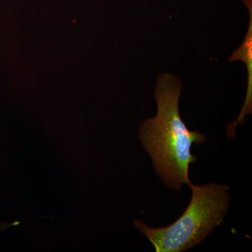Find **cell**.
<instances>
[{
	"instance_id": "1",
	"label": "cell",
	"mask_w": 252,
	"mask_h": 252,
	"mask_svg": "<svg viewBox=\"0 0 252 252\" xmlns=\"http://www.w3.org/2000/svg\"><path fill=\"white\" fill-rule=\"evenodd\" d=\"M182 89L181 81L175 76L161 74L154 91L157 115L144 121L139 130L141 143L152 159L154 170L167 188L173 190L191 184L189 166L197 158L190 149L193 144L206 142L205 135L198 130H189L181 118Z\"/></svg>"
},
{
	"instance_id": "2",
	"label": "cell",
	"mask_w": 252,
	"mask_h": 252,
	"mask_svg": "<svg viewBox=\"0 0 252 252\" xmlns=\"http://www.w3.org/2000/svg\"><path fill=\"white\" fill-rule=\"evenodd\" d=\"M192 196L183 215L171 224L152 228L140 220H134L154 245L157 252H183L205 240L224 220L230 203L229 187L211 183L189 185Z\"/></svg>"
},
{
	"instance_id": "3",
	"label": "cell",
	"mask_w": 252,
	"mask_h": 252,
	"mask_svg": "<svg viewBox=\"0 0 252 252\" xmlns=\"http://www.w3.org/2000/svg\"><path fill=\"white\" fill-rule=\"evenodd\" d=\"M244 4L249 10L250 23L246 36L241 45L233 51L230 57V62L241 61L245 63L248 71V88L246 97L241 111L235 122H231L227 127L229 138L235 137V130L238 124L243 126L245 117L251 115L252 112V0H244Z\"/></svg>"
}]
</instances>
